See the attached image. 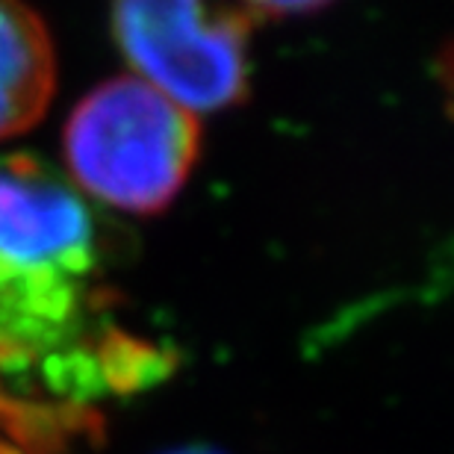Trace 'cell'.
I'll use <instances>...</instances> for the list:
<instances>
[{
	"label": "cell",
	"mask_w": 454,
	"mask_h": 454,
	"mask_svg": "<svg viewBox=\"0 0 454 454\" xmlns=\"http://www.w3.org/2000/svg\"><path fill=\"white\" fill-rule=\"evenodd\" d=\"M95 262L83 198L33 153L0 157V337L35 354L71 340Z\"/></svg>",
	"instance_id": "6da1fadb"
},
{
	"label": "cell",
	"mask_w": 454,
	"mask_h": 454,
	"mask_svg": "<svg viewBox=\"0 0 454 454\" xmlns=\"http://www.w3.org/2000/svg\"><path fill=\"white\" fill-rule=\"evenodd\" d=\"M201 121L139 77L92 89L66 124V160L74 180L106 204L160 213L192 171Z\"/></svg>",
	"instance_id": "7a4b0ae2"
},
{
	"label": "cell",
	"mask_w": 454,
	"mask_h": 454,
	"mask_svg": "<svg viewBox=\"0 0 454 454\" xmlns=\"http://www.w3.org/2000/svg\"><path fill=\"white\" fill-rule=\"evenodd\" d=\"M248 9L127 0L113 30L145 83L184 110H219L248 92Z\"/></svg>",
	"instance_id": "3957f363"
},
{
	"label": "cell",
	"mask_w": 454,
	"mask_h": 454,
	"mask_svg": "<svg viewBox=\"0 0 454 454\" xmlns=\"http://www.w3.org/2000/svg\"><path fill=\"white\" fill-rule=\"evenodd\" d=\"M57 57L42 15L0 0V139L24 133L48 110Z\"/></svg>",
	"instance_id": "277c9868"
},
{
	"label": "cell",
	"mask_w": 454,
	"mask_h": 454,
	"mask_svg": "<svg viewBox=\"0 0 454 454\" xmlns=\"http://www.w3.org/2000/svg\"><path fill=\"white\" fill-rule=\"evenodd\" d=\"M95 363L101 384L113 393L130 395L139 389H148L160 380H166L177 366L175 351L160 348L145 340L130 337L127 331L110 328L104 331L101 342L95 348Z\"/></svg>",
	"instance_id": "5b68a950"
},
{
	"label": "cell",
	"mask_w": 454,
	"mask_h": 454,
	"mask_svg": "<svg viewBox=\"0 0 454 454\" xmlns=\"http://www.w3.org/2000/svg\"><path fill=\"white\" fill-rule=\"evenodd\" d=\"M0 428L21 454H66V428L59 411L39 402H18L0 395Z\"/></svg>",
	"instance_id": "8992f818"
},
{
	"label": "cell",
	"mask_w": 454,
	"mask_h": 454,
	"mask_svg": "<svg viewBox=\"0 0 454 454\" xmlns=\"http://www.w3.org/2000/svg\"><path fill=\"white\" fill-rule=\"evenodd\" d=\"M44 378L71 404H83L86 398H92L104 387L101 375H98L95 354H89L86 348L48 354V360H44Z\"/></svg>",
	"instance_id": "52a82bcc"
},
{
	"label": "cell",
	"mask_w": 454,
	"mask_h": 454,
	"mask_svg": "<svg viewBox=\"0 0 454 454\" xmlns=\"http://www.w3.org/2000/svg\"><path fill=\"white\" fill-rule=\"evenodd\" d=\"M248 9L251 18H280V15H304V12H316V9H322V4H251L245 6Z\"/></svg>",
	"instance_id": "ba28073f"
},
{
	"label": "cell",
	"mask_w": 454,
	"mask_h": 454,
	"mask_svg": "<svg viewBox=\"0 0 454 454\" xmlns=\"http://www.w3.org/2000/svg\"><path fill=\"white\" fill-rule=\"evenodd\" d=\"M166 454H222V451H213L204 446H189V449H177V451H166Z\"/></svg>",
	"instance_id": "9c48e42d"
},
{
	"label": "cell",
	"mask_w": 454,
	"mask_h": 454,
	"mask_svg": "<svg viewBox=\"0 0 454 454\" xmlns=\"http://www.w3.org/2000/svg\"><path fill=\"white\" fill-rule=\"evenodd\" d=\"M0 454H21V449H15L12 442H4V440H0Z\"/></svg>",
	"instance_id": "30bf717a"
},
{
	"label": "cell",
	"mask_w": 454,
	"mask_h": 454,
	"mask_svg": "<svg viewBox=\"0 0 454 454\" xmlns=\"http://www.w3.org/2000/svg\"><path fill=\"white\" fill-rule=\"evenodd\" d=\"M0 395H4V393H0Z\"/></svg>",
	"instance_id": "8fae6325"
}]
</instances>
